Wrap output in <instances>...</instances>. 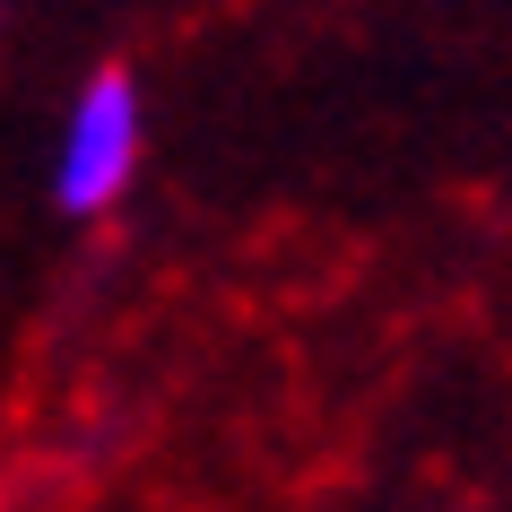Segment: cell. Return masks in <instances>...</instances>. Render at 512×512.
Listing matches in <instances>:
<instances>
[{
    "instance_id": "6da1fadb",
    "label": "cell",
    "mask_w": 512,
    "mask_h": 512,
    "mask_svg": "<svg viewBox=\"0 0 512 512\" xmlns=\"http://www.w3.org/2000/svg\"><path fill=\"white\" fill-rule=\"evenodd\" d=\"M139 139H148V113H139V79L122 61H96L61 113L53 139V209L61 217H105L122 191L139 183Z\"/></svg>"
}]
</instances>
